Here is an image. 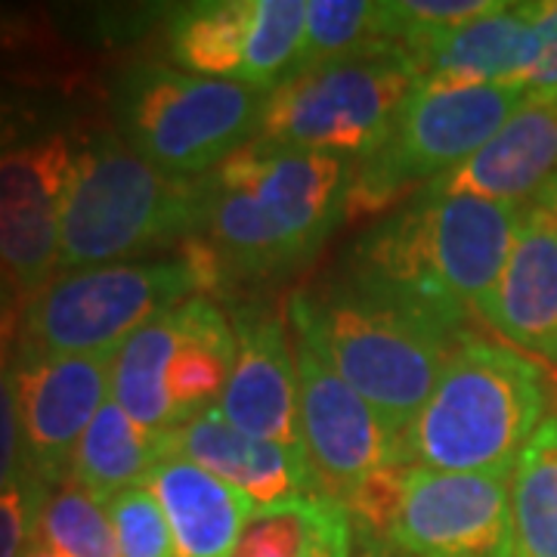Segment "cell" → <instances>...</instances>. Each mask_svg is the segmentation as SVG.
Returning <instances> with one entry per match:
<instances>
[{
  "instance_id": "obj_35",
  "label": "cell",
  "mask_w": 557,
  "mask_h": 557,
  "mask_svg": "<svg viewBox=\"0 0 557 557\" xmlns=\"http://www.w3.org/2000/svg\"><path fill=\"white\" fill-rule=\"evenodd\" d=\"M22 44H28V22H25V16L0 13V50L22 47Z\"/></svg>"
},
{
  "instance_id": "obj_33",
  "label": "cell",
  "mask_w": 557,
  "mask_h": 557,
  "mask_svg": "<svg viewBox=\"0 0 557 557\" xmlns=\"http://www.w3.org/2000/svg\"><path fill=\"white\" fill-rule=\"evenodd\" d=\"M40 127V112L32 102L0 94V152H10L22 143H32Z\"/></svg>"
},
{
  "instance_id": "obj_11",
  "label": "cell",
  "mask_w": 557,
  "mask_h": 557,
  "mask_svg": "<svg viewBox=\"0 0 557 557\" xmlns=\"http://www.w3.org/2000/svg\"><path fill=\"white\" fill-rule=\"evenodd\" d=\"M511 478L409 468L391 545L406 557H515Z\"/></svg>"
},
{
  "instance_id": "obj_9",
  "label": "cell",
  "mask_w": 557,
  "mask_h": 557,
  "mask_svg": "<svg viewBox=\"0 0 557 557\" xmlns=\"http://www.w3.org/2000/svg\"><path fill=\"white\" fill-rule=\"evenodd\" d=\"M307 0H201L164 25L171 62L201 78L273 90L295 75Z\"/></svg>"
},
{
  "instance_id": "obj_20",
  "label": "cell",
  "mask_w": 557,
  "mask_h": 557,
  "mask_svg": "<svg viewBox=\"0 0 557 557\" xmlns=\"http://www.w3.org/2000/svg\"><path fill=\"white\" fill-rule=\"evenodd\" d=\"M174 338L168 350L164 391L174 428L218 409L236 362V332L211 295H193L171 307Z\"/></svg>"
},
{
  "instance_id": "obj_12",
  "label": "cell",
  "mask_w": 557,
  "mask_h": 557,
  "mask_svg": "<svg viewBox=\"0 0 557 557\" xmlns=\"http://www.w3.org/2000/svg\"><path fill=\"white\" fill-rule=\"evenodd\" d=\"M211 177L248 193L310 260L347 218L354 161L255 137Z\"/></svg>"
},
{
  "instance_id": "obj_26",
  "label": "cell",
  "mask_w": 557,
  "mask_h": 557,
  "mask_svg": "<svg viewBox=\"0 0 557 557\" xmlns=\"http://www.w3.org/2000/svg\"><path fill=\"white\" fill-rule=\"evenodd\" d=\"M394 50L384 32V7L372 0H307L300 69H317L366 53Z\"/></svg>"
},
{
  "instance_id": "obj_29",
  "label": "cell",
  "mask_w": 557,
  "mask_h": 557,
  "mask_svg": "<svg viewBox=\"0 0 557 557\" xmlns=\"http://www.w3.org/2000/svg\"><path fill=\"white\" fill-rule=\"evenodd\" d=\"M406 478H409V465H387L338 498L347 508L359 539L391 542V530L406 493Z\"/></svg>"
},
{
  "instance_id": "obj_27",
  "label": "cell",
  "mask_w": 557,
  "mask_h": 557,
  "mask_svg": "<svg viewBox=\"0 0 557 557\" xmlns=\"http://www.w3.org/2000/svg\"><path fill=\"white\" fill-rule=\"evenodd\" d=\"M109 518L119 542V557H177L171 523L146 483L109 498Z\"/></svg>"
},
{
  "instance_id": "obj_8",
  "label": "cell",
  "mask_w": 557,
  "mask_h": 557,
  "mask_svg": "<svg viewBox=\"0 0 557 557\" xmlns=\"http://www.w3.org/2000/svg\"><path fill=\"white\" fill-rule=\"evenodd\" d=\"M418 84L399 50L300 69L267 94L258 137L359 161L391 137Z\"/></svg>"
},
{
  "instance_id": "obj_3",
  "label": "cell",
  "mask_w": 557,
  "mask_h": 557,
  "mask_svg": "<svg viewBox=\"0 0 557 557\" xmlns=\"http://www.w3.org/2000/svg\"><path fill=\"white\" fill-rule=\"evenodd\" d=\"M539 362L508 344L465 338L399 437V461L446 474H515L545 421Z\"/></svg>"
},
{
  "instance_id": "obj_36",
  "label": "cell",
  "mask_w": 557,
  "mask_h": 557,
  "mask_svg": "<svg viewBox=\"0 0 557 557\" xmlns=\"http://www.w3.org/2000/svg\"><path fill=\"white\" fill-rule=\"evenodd\" d=\"M354 557H406L397 545L381 542V539H359V548Z\"/></svg>"
},
{
  "instance_id": "obj_31",
  "label": "cell",
  "mask_w": 557,
  "mask_h": 557,
  "mask_svg": "<svg viewBox=\"0 0 557 557\" xmlns=\"http://www.w3.org/2000/svg\"><path fill=\"white\" fill-rule=\"evenodd\" d=\"M10 347H13V341H0V493H7L13 483H20L28 474Z\"/></svg>"
},
{
  "instance_id": "obj_14",
  "label": "cell",
  "mask_w": 557,
  "mask_h": 557,
  "mask_svg": "<svg viewBox=\"0 0 557 557\" xmlns=\"http://www.w3.org/2000/svg\"><path fill=\"white\" fill-rule=\"evenodd\" d=\"M13 384L20 406L25 468L44 486L69 478L84 431L109 403L112 357L16 354Z\"/></svg>"
},
{
  "instance_id": "obj_32",
  "label": "cell",
  "mask_w": 557,
  "mask_h": 557,
  "mask_svg": "<svg viewBox=\"0 0 557 557\" xmlns=\"http://www.w3.org/2000/svg\"><path fill=\"white\" fill-rule=\"evenodd\" d=\"M539 38V60L523 84L530 102H557V0L527 3Z\"/></svg>"
},
{
  "instance_id": "obj_24",
  "label": "cell",
  "mask_w": 557,
  "mask_h": 557,
  "mask_svg": "<svg viewBox=\"0 0 557 557\" xmlns=\"http://www.w3.org/2000/svg\"><path fill=\"white\" fill-rule=\"evenodd\" d=\"M515 557H557V416H548L511 478Z\"/></svg>"
},
{
  "instance_id": "obj_19",
  "label": "cell",
  "mask_w": 557,
  "mask_h": 557,
  "mask_svg": "<svg viewBox=\"0 0 557 557\" xmlns=\"http://www.w3.org/2000/svg\"><path fill=\"white\" fill-rule=\"evenodd\" d=\"M557 180V102H523L496 137L428 189L527 208Z\"/></svg>"
},
{
  "instance_id": "obj_16",
  "label": "cell",
  "mask_w": 557,
  "mask_h": 557,
  "mask_svg": "<svg viewBox=\"0 0 557 557\" xmlns=\"http://www.w3.org/2000/svg\"><path fill=\"white\" fill-rule=\"evenodd\" d=\"M478 317L520 354L557 362V220L542 201L520 211L508 263Z\"/></svg>"
},
{
  "instance_id": "obj_1",
  "label": "cell",
  "mask_w": 557,
  "mask_h": 557,
  "mask_svg": "<svg viewBox=\"0 0 557 557\" xmlns=\"http://www.w3.org/2000/svg\"><path fill=\"white\" fill-rule=\"evenodd\" d=\"M520 211L421 189L354 245L344 276L468 335V317L480 313L508 263Z\"/></svg>"
},
{
  "instance_id": "obj_6",
  "label": "cell",
  "mask_w": 557,
  "mask_h": 557,
  "mask_svg": "<svg viewBox=\"0 0 557 557\" xmlns=\"http://www.w3.org/2000/svg\"><path fill=\"white\" fill-rule=\"evenodd\" d=\"M267 94L164 62H137L115 87L119 137L161 171L201 180L258 137Z\"/></svg>"
},
{
  "instance_id": "obj_5",
  "label": "cell",
  "mask_w": 557,
  "mask_h": 557,
  "mask_svg": "<svg viewBox=\"0 0 557 557\" xmlns=\"http://www.w3.org/2000/svg\"><path fill=\"white\" fill-rule=\"evenodd\" d=\"M205 292H223V276L199 236L177 258L60 273L22 304L16 354L115 357L146 322Z\"/></svg>"
},
{
  "instance_id": "obj_30",
  "label": "cell",
  "mask_w": 557,
  "mask_h": 557,
  "mask_svg": "<svg viewBox=\"0 0 557 557\" xmlns=\"http://www.w3.org/2000/svg\"><path fill=\"white\" fill-rule=\"evenodd\" d=\"M47 486L25 474L7 493H0V557H22L35 542L40 502Z\"/></svg>"
},
{
  "instance_id": "obj_18",
  "label": "cell",
  "mask_w": 557,
  "mask_h": 557,
  "mask_svg": "<svg viewBox=\"0 0 557 557\" xmlns=\"http://www.w3.org/2000/svg\"><path fill=\"white\" fill-rule=\"evenodd\" d=\"M421 84L523 87L539 60V38L527 3H505L458 28L399 50Z\"/></svg>"
},
{
  "instance_id": "obj_2",
  "label": "cell",
  "mask_w": 557,
  "mask_h": 557,
  "mask_svg": "<svg viewBox=\"0 0 557 557\" xmlns=\"http://www.w3.org/2000/svg\"><path fill=\"white\" fill-rule=\"evenodd\" d=\"M288 319L295 338L310 344L397 437L428 403L458 344L471 338L347 276L325 295L295 292Z\"/></svg>"
},
{
  "instance_id": "obj_15",
  "label": "cell",
  "mask_w": 557,
  "mask_h": 557,
  "mask_svg": "<svg viewBox=\"0 0 557 557\" xmlns=\"http://www.w3.org/2000/svg\"><path fill=\"white\" fill-rule=\"evenodd\" d=\"M236 362L220 399V416L251 437L307 458L298 412V366L285 319L270 300L233 307Z\"/></svg>"
},
{
  "instance_id": "obj_25",
  "label": "cell",
  "mask_w": 557,
  "mask_h": 557,
  "mask_svg": "<svg viewBox=\"0 0 557 557\" xmlns=\"http://www.w3.org/2000/svg\"><path fill=\"white\" fill-rule=\"evenodd\" d=\"M35 542L62 557H119L109 502L94 496L72 478L47 486Z\"/></svg>"
},
{
  "instance_id": "obj_28",
  "label": "cell",
  "mask_w": 557,
  "mask_h": 557,
  "mask_svg": "<svg viewBox=\"0 0 557 557\" xmlns=\"http://www.w3.org/2000/svg\"><path fill=\"white\" fill-rule=\"evenodd\" d=\"M384 32L394 50H403L421 38L458 28L502 7V0H387Z\"/></svg>"
},
{
  "instance_id": "obj_7",
  "label": "cell",
  "mask_w": 557,
  "mask_h": 557,
  "mask_svg": "<svg viewBox=\"0 0 557 557\" xmlns=\"http://www.w3.org/2000/svg\"><path fill=\"white\" fill-rule=\"evenodd\" d=\"M523 102V87L418 84L391 137L372 156L354 161L347 220L394 214L483 149Z\"/></svg>"
},
{
  "instance_id": "obj_13",
  "label": "cell",
  "mask_w": 557,
  "mask_h": 557,
  "mask_svg": "<svg viewBox=\"0 0 557 557\" xmlns=\"http://www.w3.org/2000/svg\"><path fill=\"white\" fill-rule=\"evenodd\" d=\"M295 366L304 449L325 496L341 498L381 468L403 465L387 421L300 338Z\"/></svg>"
},
{
  "instance_id": "obj_21",
  "label": "cell",
  "mask_w": 557,
  "mask_h": 557,
  "mask_svg": "<svg viewBox=\"0 0 557 557\" xmlns=\"http://www.w3.org/2000/svg\"><path fill=\"white\" fill-rule=\"evenodd\" d=\"M146 486L171 523L177 557H230L255 505L186 458H164Z\"/></svg>"
},
{
  "instance_id": "obj_38",
  "label": "cell",
  "mask_w": 557,
  "mask_h": 557,
  "mask_svg": "<svg viewBox=\"0 0 557 557\" xmlns=\"http://www.w3.org/2000/svg\"><path fill=\"white\" fill-rule=\"evenodd\" d=\"M22 557H62V555H57V552H50V548H44L40 542H32V545H28V552H25V555H22Z\"/></svg>"
},
{
  "instance_id": "obj_4",
  "label": "cell",
  "mask_w": 557,
  "mask_h": 557,
  "mask_svg": "<svg viewBox=\"0 0 557 557\" xmlns=\"http://www.w3.org/2000/svg\"><path fill=\"white\" fill-rule=\"evenodd\" d=\"M78 139L75 171L62 205L60 273L134 263L183 248L201 233L205 177H174L115 134Z\"/></svg>"
},
{
  "instance_id": "obj_17",
  "label": "cell",
  "mask_w": 557,
  "mask_h": 557,
  "mask_svg": "<svg viewBox=\"0 0 557 557\" xmlns=\"http://www.w3.org/2000/svg\"><path fill=\"white\" fill-rule=\"evenodd\" d=\"M171 456L186 458L230 483L255 508L288 498L325 496L307 458L288 453L278 443L245 434L220 416V409L168 431V458Z\"/></svg>"
},
{
  "instance_id": "obj_23",
  "label": "cell",
  "mask_w": 557,
  "mask_h": 557,
  "mask_svg": "<svg viewBox=\"0 0 557 557\" xmlns=\"http://www.w3.org/2000/svg\"><path fill=\"white\" fill-rule=\"evenodd\" d=\"M164 458L168 431L143 428L109 399L84 431L69 478L109 502L131 486H143Z\"/></svg>"
},
{
  "instance_id": "obj_37",
  "label": "cell",
  "mask_w": 557,
  "mask_h": 557,
  "mask_svg": "<svg viewBox=\"0 0 557 557\" xmlns=\"http://www.w3.org/2000/svg\"><path fill=\"white\" fill-rule=\"evenodd\" d=\"M536 201H542V205H545V208L552 211V218L557 220V180L552 183V186H548V189H545V193H542V196H539Z\"/></svg>"
},
{
  "instance_id": "obj_34",
  "label": "cell",
  "mask_w": 557,
  "mask_h": 557,
  "mask_svg": "<svg viewBox=\"0 0 557 557\" xmlns=\"http://www.w3.org/2000/svg\"><path fill=\"white\" fill-rule=\"evenodd\" d=\"M22 298L16 288L0 276V341H20Z\"/></svg>"
},
{
  "instance_id": "obj_10",
  "label": "cell",
  "mask_w": 557,
  "mask_h": 557,
  "mask_svg": "<svg viewBox=\"0 0 557 557\" xmlns=\"http://www.w3.org/2000/svg\"><path fill=\"white\" fill-rule=\"evenodd\" d=\"M78 139L44 134L0 152V276L22 304L60 270L62 205Z\"/></svg>"
},
{
  "instance_id": "obj_22",
  "label": "cell",
  "mask_w": 557,
  "mask_h": 557,
  "mask_svg": "<svg viewBox=\"0 0 557 557\" xmlns=\"http://www.w3.org/2000/svg\"><path fill=\"white\" fill-rule=\"evenodd\" d=\"M357 530L332 496L255 508L230 557H354Z\"/></svg>"
}]
</instances>
